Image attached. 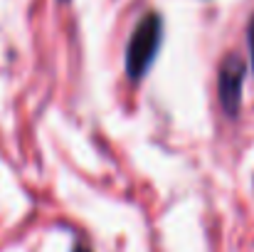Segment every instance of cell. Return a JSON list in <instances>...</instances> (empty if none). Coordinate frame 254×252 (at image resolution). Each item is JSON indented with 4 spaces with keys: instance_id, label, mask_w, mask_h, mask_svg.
Instances as JSON below:
<instances>
[{
    "instance_id": "7a4b0ae2",
    "label": "cell",
    "mask_w": 254,
    "mask_h": 252,
    "mask_svg": "<svg viewBox=\"0 0 254 252\" xmlns=\"http://www.w3.org/2000/svg\"><path fill=\"white\" fill-rule=\"evenodd\" d=\"M245 62L240 57H227L220 72V96H222V106L230 116L237 114L240 106V94H242V80H245Z\"/></svg>"
},
{
    "instance_id": "3957f363",
    "label": "cell",
    "mask_w": 254,
    "mask_h": 252,
    "mask_svg": "<svg viewBox=\"0 0 254 252\" xmlns=\"http://www.w3.org/2000/svg\"><path fill=\"white\" fill-rule=\"evenodd\" d=\"M250 45H252V65H254V20H252V27H250Z\"/></svg>"
},
{
    "instance_id": "6da1fadb",
    "label": "cell",
    "mask_w": 254,
    "mask_h": 252,
    "mask_svg": "<svg viewBox=\"0 0 254 252\" xmlns=\"http://www.w3.org/2000/svg\"><path fill=\"white\" fill-rule=\"evenodd\" d=\"M158 42H161V17L158 15H146L138 22L136 32L131 35V42H128V50H126V72H128V77H133V80L143 77V72L148 70V65L156 57Z\"/></svg>"
},
{
    "instance_id": "277c9868",
    "label": "cell",
    "mask_w": 254,
    "mask_h": 252,
    "mask_svg": "<svg viewBox=\"0 0 254 252\" xmlns=\"http://www.w3.org/2000/svg\"><path fill=\"white\" fill-rule=\"evenodd\" d=\"M74 252H89V250H84V248L79 245V248H74Z\"/></svg>"
}]
</instances>
